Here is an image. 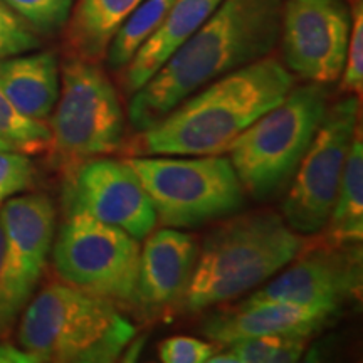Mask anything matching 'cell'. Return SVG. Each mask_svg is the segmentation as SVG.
Masks as SVG:
<instances>
[{
	"instance_id": "1",
	"label": "cell",
	"mask_w": 363,
	"mask_h": 363,
	"mask_svg": "<svg viewBox=\"0 0 363 363\" xmlns=\"http://www.w3.org/2000/svg\"><path fill=\"white\" fill-rule=\"evenodd\" d=\"M283 0H222L187 43L133 93L128 118L143 131L203 86L269 56L279 43Z\"/></svg>"
},
{
	"instance_id": "30",
	"label": "cell",
	"mask_w": 363,
	"mask_h": 363,
	"mask_svg": "<svg viewBox=\"0 0 363 363\" xmlns=\"http://www.w3.org/2000/svg\"><path fill=\"white\" fill-rule=\"evenodd\" d=\"M0 150H12V147L9 143L4 142V140H0Z\"/></svg>"
},
{
	"instance_id": "12",
	"label": "cell",
	"mask_w": 363,
	"mask_h": 363,
	"mask_svg": "<svg viewBox=\"0 0 363 363\" xmlns=\"http://www.w3.org/2000/svg\"><path fill=\"white\" fill-rule=\"evenodd\" d=\"M293 264L249 296L254 301H283L337 313L362 289V249L331 244L303 249Z\"/></svg>"
},
{
	"instance_id": "14",
	"label": "cell",
	"mask_w": 363,
	"mask_h": 363,
	"mask_svg": "<svg viewBox=\"0 0 363 363\" xmlns=\"http://www.w3.org/2000/svg\"><path fill=\"white\" fill-rule=\"evenodd\" d=\"M333 313L283 301H254L217 310L206 318L202 333L217 345L259 337H310L328 323Z\"/></svg>"
},
{
	"instance_id": "16",
	"label": "cell",
	"mask_w": 363,
	"mask_h": 363,
	"mask_svg": "<svg viewBox=\"0 0 363 363\" xmlns=\"http://www.w3.org/2000/svg\"><path fill=\"white\" fill-rule=\"evenodd\" d=\"M222 0H175L157 30L131 57L123 69V88L133 94L143 88L180 45L192 38Z\"/></svg>"
},
{
	"instance_id": "3",
	"label": "cell",
	"mask_w": 363,
	"mask_h": 363,
	"mask_svg": "<svg viewBox=\"0 0 363 363\" xmlns=\"http://www.w3.org/2000/svg\"><path fill=\"white\" fill-rule=\"evenodd\" d=\"M305 247V238L276 212L230 217L203 239L182 303L197 313L234 299L279 272Z\"/></svg>"
},
{
	"instance_id": "28",
	"label": "cell",
	"mask_w": 363,
	"mask_h": 363,
	"mask_svg": "<svg viewBox=\"0 0 363 363\" xmlns=\"http://www.w3.org/2000/svg\"><path fill=\"white\" fill-rule=\"evenodd\" d=\"M217 353V347L192 337H172L158 347V357L163 363H203Z\"/></svg>"
},
{
	"instance_id": "4",
	"label": "cell",
	"mask_w": 363,
	"mask_h": 363,
	"mask_svg": "<svg viewBox=\"0 0 363 363\" xmlns=\"http://www.w3.org/2000/svg\"><path fill=\"white\" fill-rule=\"evenodd\" d=\"M135 337L116 305L56 281L29 299L19 325V347L38 362L110 363Z\"/></svg>"
},
{
	"instance_id": "10",
	"label": "cell",
	"mask_w": 363,
	"mask_h": 363,
	"mask_svg": "<svg viewBox=\"0 0 363 363\" xmlns=\"http://www.w3.org/2000/svg\"><path fill=\"white\" fill-rule=\"evenodd\" d=\"M350 26V4L345 0H283L284 65L310 83H335L345 66Z\"/></svg>"
},
{
	"instance_id": "23",
	"label": "cell",
	"mask_w": 363,
	"mask_h": 363,
	"mask_svg": "<svg viewBox=\"0 0 363 363\" xmlns=\"http://www.w3.org/2000/svg\"><path fill=\"white\" fill-rule=\"evenodd\" d=\"M33 289L27 288L11 267L6 238L0 225V342L7 340L12 333L17 318L33 298Z\"/></svg>"
},
{
	"instance_id": "19",
	"label": "cell",
	"mask_w": 363,
	"mask_h": 363,
	"mask_svg": "<svg viewBox=\"0 0 363 363\" xmlns=\"http://www.w3.org/2000/svg\"><path fill=\"white\" fill-rule=\"evenodd\" d=\"M325 227L331 244H357L363 239V145L360 126L348 150L337 199Z\"/></svg>"
},
{
	"instance_id": "27",
	"label": "cell",
	"mask_w": 363,
	"mask_h": 363,
	"mask_svg": "<svg viewBox=\"0 0 363 363\" xmlns=\"http://www.w3.org/2000/svg\"><path fill=\"white\" fill-rule=\"evenodd\" d=\"M34 165L16 150H0V206L33 185Z\"/></svg>"
},
{
	"instance_id": "11",
	"label": "cell",
	"mask_w": 363,
	"mask_h": 363,
	"mask_svg": "<svg viewBox=\"0 0 363 363\" xmlns=\"http://www.w3.org/2000/svg\"><path fill=\"white\" fill-rule=\"evenodd\" d=\"M67 212H81L120 227L136 240L155 229L157 212L128 160L91 158L71 170L66 189Z\"/></svg>"
},
{
	"instance_id": "2",
	"label": "cell",
	"mask_w": 363,
	"mask_h": 363,
	"mask_svg": "<svg viewBox=\"0 0 363 363\" xmlns=\"http://www.w3.org/2000/svg\"><path fill=\"white\" fill-rule=\"evenodd\" d=\"M294 86L293 74L266 56L212 81L143 130L145 155H220Z\"/></svg>"
},
{
	"instance_id": "13",
	"label": "cell",
	"mask_w": 363,
	"mask_h": 363,
	"mask_svg": "<svg viewBox=\"0 0 363 363\" xmlns=\"http://www.w3.org/2000/svg\"><path fill=\"white\" fill-rule=\"evenodd\" d=\"M199 247L174 227L150 233L140 249L131 306L147 320H157L182 303L192 279Z\"/></svg>"
},
{
	"instance_id": "20",
	"label": "cell",
	"mask_w": 363,
	"mask_h": 363,
	"mask_svg": "<svg viewBox=\"0 0 363 363\" xmlns=\"http://www.w3.org/2000/svg\"><path fill=\"white\" fill-rule=\"evenodd\" d=\"M175 0H143L111 39L106 57L113 71H121L140 45L157 30Z\"/></svg>"
},
{
	"instance_id": "25",
	"label": "cell",
	"mask_w": 363,
	"mask_h": 363,
	"mask_svg": "<svg viewBox=\"0 0 363 363\" xmlns=\"http://www.w3.org/2000/svg\"><path fill=\"white\" fill-rule=\"evenodd\" d=\"M352 26L348 35L347 56L342 71L340 89L347 94H362L363 88V4L362 0H352Z\"/></svg>"
},
{
	"instance_id": "15",
	"label": "cell",
	"mask_w": 363,
	"mask_h": 363,
	"mask_svg": "<svg viewBox=\"0 0 363 363\" xmlns=\"http://www.w3.org/2000/svg\"><path fill=\"white\" fill-rule=\"evenodd\" d=\"M0 225L11 267L34 291L48 262L56 230L54 203L43 194L9 199L2 203Z\"/></svg>"
},
{
	"instance_id": "17",
	"label": "cell",
	"mask_w": 363,
	"mask_h": 363,
	"mask_svg": "<svg viewBox=\"0 0 363 363\" xmlns=\"http://www.w3.org/2000/svg\"><path fill=\"white\" fill-rule=\"evenodd\" d=\"M59 62L51 51L21 54L0 61V91L24 115L45 120L59 98Z\"/></svg>"
},
{
	"instance_id": "22",
	"label": "cell",
	"mask_w": 363,
	"mask_h": 363,
	"mask_svg": "<svg viewBox=\"0 0 363 363\" xmlns=\"http://www.w3.org/2000/svg\"><path fill=\"white\" fill-rule=\"evenodd\" d=\"M0 140L24 155H39L51 150L52 135L44 120L24 115L0 91Z\"/></svg>"
},
{
	"instance_id": "18",
	"label": "cell",
	"mask_w": 363,
	"mask_h": 363,
	"mask_svg": "<svg viewBox=\"0 0 363 363\" xmlns=\"http://www.w3.org/2000/svg\"><path fill=\"white\" fill-rule=\"evenodd\" d=\"M143 0H79L72 6L65 26V49L67 57L99 62L106 57L115 38L130 13Z\"/></svg>"
},
{
	"instance_id": "21",
	"label": "cell",
	"mask_w": 363,
	"mask_h": 363,
	"mask_svg": "<svg viewBox=\"0 0 363 363\" xmlns=\"http://www.w3.org/2000/svg\"><path fill=\"white\" fill-rule=\"evenodd\" d=\"M308 337H259L227 345L208 363H293L303 357Z\"/></svg>"
},
{
	"instance_id": "6",
	"label": "cell",
	"mask_w": 363,
	"mask_h": 363,
	"mask_svg": "<svg viewBox=\"0 0 363 363\" xmlns=\"http://www.w3.org/2000/svg\"><path fill=\"white\" fill-rule=\"evenodd\" d=\"M59 74V98L49 123V152L59 165L72 170L120 148L125 113L115 84L98 62L66 57Z\"/></svg>"
},
{
	"instance_id": "29",
	"label": "cell",
	"mask_w": 363,
	"mask_h": 363,
	"mask_svg": "<svg viewBox=\"0 0 363 363\" xmlns=\"http://www.w3.org/2000/svg\"><path fill=\"white\" fill-rule=\"evenodd\" d=\"M0 363H39L38 358L29 352L22 350L21 347L7 343L6 340L0 342Z\"/></svg>"
},
{
	"instance_id": "5",
	"label": "cell",
	"mask_w": 363,
	"mask_h": 363,
	"mask_svg": "<svg viewBox=\"0 0 363 363\" xmlns=\"http://www.w3.org/2000/svg\"><path fill=\"white\" fill-rule=\"evenodd\" d=\"M326 84L291 88L229 145L244 192L256 201L278 195L293 179L330 106Z\"/></svg>"
},
{
	"instance_id": "9",
	"label": "cell",
	"mask_w": 363,
	"mask_h": 363,
	"mask_svg": "<svg viewBox=\"0 0 363 363\" xmlns=\"http://www.w3.org/2000/svg\"><path fill=\"white\" fill-rule=\"evenodd\" d=\"M358 108L357 94H348L328 106L310 148L299 162L283 202V219L294 233L310 235L325 229L358 128Z\"/></svg>"
},
{
	"instance_id": "24",
	"label": "cell",
	"mask_w": 363,
	"mask_h": 363,
	"mask_svg": "<svg viewBox=\"0 0 363 363\" xmlns=\"http://www.w3.org/2000/svg\"><path fill=\"white\" fill-rule=\"evenodd\" d=\"M12 11L39 34H56L65 29L72 11V0H4Z\"/></svg>"
},
{
	"instance_id": "7",
	"label": "cell",
	"mask_w": 363,
	"mask_h": 363,
	"mask_svg": "<svg viewBox=\"0 0 363 363\" xmlns=\"http://www.w3.org/2000/svg\"><path fill=\"white\" fill-rule=\"evenodd\" d=\"M152 199L157 222L165 227H197L235 214L244 192L227 157L128 158Z\"/></svg>"
},
{
	"instance_id": "26",
	"label": "cell",
	"mask_w": 363,
	"mask_h": 363,
	"mask_svg": "<svg viewBox=\"0 0 363 363\" xmlns=\"http://www.w3.org/2000/svg\"><path fill=\"white\" fill-rule=\"evenodd\" d=\"M40 45L35 30L4 0H0V61L30 52Z\"/></svg>"
},
{
	"instance_id": "8",
	"label": "cell",
	"mask_w": 363,
	"mask_h": 363,
	"mask_svg": "<svg viewBox=\"0 0 363 363\" xmlns=\"http://www.w3.org/2000/svg\"><path fill=\"white\" fill-rule=\"evenodd\" d=\"M140 240L120 227L74 212L62 224L52 247V266L62 283L131 305L140 259Z\"/></svg>"
}]
</instances>
